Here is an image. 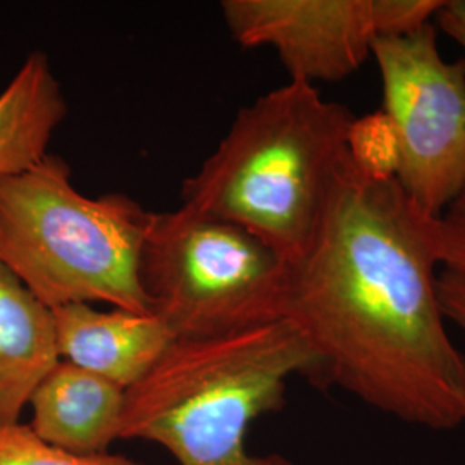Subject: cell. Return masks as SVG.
<instances>
[{"mask_svg":"<svg viewBox=\"0 0 465 465\" xmlns=\"http://www.w3.org/2000/svg\"><path fill=\"white\" fill-rule=\"evenodd\" d=\"M66 116V97L49 57L35 50L0 92V180L44 161Z\"/></svg>","mask_w":465,"mask_h":465,"instance_id":"8fae6325","label":"cell"},{"mask_svg":"<svg viewBox=\"0 0 465 465\" xmlns=\"http://www.w3.org/2000/svg\"><path fill=\"white\" fill-rule=\"evenodd\" d=\"M434 238L441 269L465 276V188L436 219Z\"/></svg>","mask_w":465,"mask_h":465,"instance_id":"5bb4252c","label":"cell"},{"mask_svg":"<svg viewBox=\"0 0 465 465\" xmlns=\"http://www.w3.org/2000/svg\"><path fill=\"white\" fill-rule=\"evenodd\" d=\"M349 157L371 176L395 178L399 164L397 138L381 111L353 119L349 134Z\"/></svg>","mask_w":465,"mask_h":465,"instance_id":"4fadbf2b","label":"cell"},{"mask_svg":"<svg viewBox=\"0 0 465 465\" xmlns=\"http://www.w3.org/2000/svg\"><path fill=\"white\" fill-rule=\"evenodd\" d=\"M314 351L286 319L243 331L176 338L149 372L126 390L119 440H147L180 465H293L252 455L257 417L280 411L286 382L312 381Z\"/></svg>","mask_w":465,"mask_h":465,"instance_id":"3957f363","label":"cell"},{"mask_svg":"<svg viewBox=\"0 0 465 465\" xmlns=\"http://www.w3.org/2000/svg\"><path fill=\"white\" fill-rule=\"evenodd\" d=\"M140 282L174 338H207L282 321L288 264L247 230L182 205L152 214Z\"/></svg>","mask_w":465,"mask_h":465,"instance_id":"5b68a950","label":"cell"},{"mask_svg":"<svg viewBox=\"0 0 465 465\" xmlns=\"http://www.w3.org/2000/svg\"><path fill=\"white\" fill-rule=\"evenodd\" d=\"M152 214L123 193L86 197L49 153L0 180V264L49 309L105 302L152 314L140 282Z\"/></svg>","mask_w":465,"mask_h":465,"instance_id":"277c9868","label":"cell"},{"mask_svg":"<svg viewBox=\"0 0 465 465\" xmlns=\"http://www.w3.org/2000/svg\"><path fill=\"white\" fill-rule=\"evenodd\" d=\"M443 0H224L221 13L245 49L271 47L290 82H341L372 57L376 40L432 23Z\"/></svg>","mask_w":465,"mask_h":465,"instance_id":"52a82bcc","label":"cell"},{"mask_svg":"<svg viewBox=\"0 0 465 465\" xmlns=\"http://www.w3.org/2000/svg\"><path fill=\"white\" fill-rule=\"evenodd\" d=\"M0 465H143L123 455H82L49 445L26 424L0 426Z\"/></svg>","mask_w":465,"mask_h":465,"instance_id":"7c38bea8","label":"cell"},{"mask_svg":"<svg viewBox=\"0 0 465 465\" xmlns=\"http://www.w3.org/2000/svg\"><path fill=\"white\" fill-rule=\"evenodd\" d=\"M59 362L52 309L0 264V426L19 422Z\"/></svg>","mask_w":465,"mask_h":465,"instance_id":"30bf717a","label":"cell"},{"mask_svg":"<svg viewBox=\"0 0 465 465\" xmlns=\"http://www.w3.org/2000/svg\"><path fill=\"white\" fill-rule=\"evenodd\" d=\"M349 107L290 82L242 107L183 183V205L257 236L290 266L312 243L349 159Z\"/></svg>","mask_w":465,"mask_h":465,"instance_id":"7a4b0ae2","label":"cell"},{"mask_svg":"<svg viewBox=\"0 0 465 465\" xmlns=\"http://www.w3.org/2000/svg\"><path fill=\"white\" fill-rule=\"evenodd\" d=\"M432 23L465 50V0H443Z\"/></svg>","mask_w":465,"mask_h":465,"instance_id":"2e32d148","label":"cell"},{"mask_svg":"<svg viewBox=\"0 0 465 465\" xmlns=\"http://www.w3.org/2000/svg\"><path fill=\"white\" fill-rule=\"evenodd\" d=\"M381 111L397 138L395 180L428 216L465 188V59L447 61L434 23L376 40Z\"/></svg>","mask_w":465,"mask_h":465,"instance_id":"8992f818","label":"cell"},{"mask_svg":"<svg viewBox=\"0 0 465 465\" xmlns=\"http://www.w3.org/2000/svg\"><path fill=\"white\" fill-rule=\"evenodd\" d=\"M436 219L395 178L347 159L309 249L288 266L282 319L314 351V384L403 422H465V355L438 297Z\"/></svg>","mask_w":465,"mask_h":465,"instance_id":"6da1fadb","label":"cell"},{"mask_svg":"<svg viewBox=\"0 0 465 465\" xmlns=\"http://www.w3.org/2000/svg\"><path fill=\"white\" fill-rule=\"evenodd\" d=\"M61 361L124 391L140 381L176 340L153 314L97 311L90 303L52 309Z\"/></svg>","mask_w":465,"mask_h":465,"instance_id":"ba28073f","label":"cell"},{"mask_svg":"<svg viewBox=\"0 0 465 465\" xmlns=\"http://www.w3.org/2000/svg\"><path fill=\"white\" fill-rule=\"evenodd\" d=\"M438 297L447 321L465 331V276L441 269L438 274Z\"/></svg>","mask_w":465,"mask_h":465,"instance_id":"9a60e30c","label":"cell"},{"mask_svg":"<svg viewBox=\"0 0 465 465\" xmlns=\"http://www.w3.org/2000/svg\"><path fill=\"white\" fill-rule=\"evenodd\" d=\"M126 391L61 361L30 400V428L57 449L82 455L107 453L121 438Z\"/></svg>","mask_w":465,"mask_h":465,"instance_id":"9c48e42d","label":"cell"}]
</instances>
